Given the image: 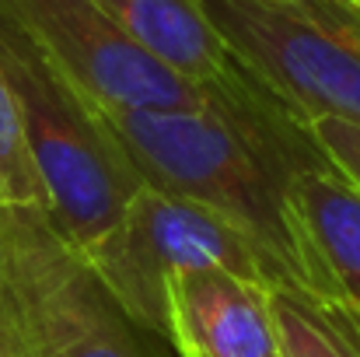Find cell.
<instances>
[{
	"label": "cell",
	"instance_id": "cell-14",
	"mask_svg": "<svg viewBox=\"0 0 360 357\" xmlns=\"http://www.w3.org/2000/svg\"><path fill=\"white\" fill-rule=\"evenodd\" d=\"M42 218H46V211H39V207H11V203H0V277L11 273V266H14L18 256L25 252L28 238L39 228Z\"/></svg>",
	"mask_w": 360,
	"mask_h": 357
},
{
	"label": "cell",
	"instance_id": "cell-7",
	"mask_svg": "<svg viewBox=\"0 0 360 357\" xmlns=\"http://www.w3.org/2000/svg\"><path fill=\"white\" fill-rule=\"evenodd\" d=\"M165 340L179 357H283L269 287L207 266L168 280Z\"/></svg>",
	"mask_w": 360,
	"mask_h": 357
},
{
	"label": "cell",
	"instance_id": "cell-3",
	"mask_svg": "<svg viewBox=\"0 0 360 357\" xmlns=\"http://www.w3.org/2000/svg\"><path fill=\"white\" fill-rule=\"evenodd\" d=\"M231 60L297 123L360 126V0H200Z\"/></svg>",
	"mask_w": 360,
	"mask_h": 357
},
{
	"label": "cell",
	"instance_id": "cell-4",
	"mask_svg": "<svg viewBox=\"0 0 360 357\" xmlns=\"http://www.w3.org/2000/svg\"><path fill=\"white\" fill-rule=\"evenodd\" d=\"M88 266L109 301L154 337L168 330L165 291L175 273L221 266L269 287L266 263L248 235L221 214L150 186L133 193L116 232L88 256Z\"/></svg>",
	"mask_w": 360,
	"mask_h": 357
},
{
	"label": "cell",
	"instance_id": "cell-11",
	"mask_svg": "<svg viewBox=\"0 0 360 357\" xmlns=\"http://www.w3.org/2000/svg\"><path fill=\"white\" fill-rule=\"evenodd\" d=\"M0 203L46 211V189L39 182V172H35V161L25 140L18 95L4 67H0Z\"/></svg>",
	"mask_w": 360,
	"mask_h": 357
},
{
	"label": "cell",
	"instance_id": "cell-2",
	"mask_svg": "<svg viewBox=\"0 0 360 357\" xmlns=\"http://www.w3.org/2000/svg\"><path fill=\"white\" fill-rule=\"evenodd\" d=\"M0 67L18 95L25 140L46 189V214L88 259L116 232L143 186L102 113L32 46L0 7Z\"/></svg>",
	"mask_w": 360,
	"mask_h": 357
},
{
	"label": "cell",
	"instance_id": "cell-1",
	"mask_svg": "<svg viewBox=\"0 0 360 357\" xmlns=\"http://www.w3.org/2000/svg\"><path fill=\"white\" fill-rule=\"evenodd\" d=\"M102 119L143 186L193 200L248 235L266 263L269 291L340 298L290 200L294 172L329 158L308 126L241 67L200 106L102 113Z\"/></svg>",
	"mask_w": 360,
	"mask_h": 357
},
{
	"label": "cell",
	"instance_id": "cell-12",
	"mask_svg": "<svg viewBox=\"0 0 360 357\" xmlns=\"http://www.w3.org/2000/svg\"><path fill=\"white\" fill-rule=\"evenodd\" d=\"M53 357H147L133 340V322L120 308H105L95 322H88L81 333H74L67 344H60Z\"/></svg>",
	"mask_w": 360,
	"mask_h": 357
},
{
	"label": "cell",
	"instance_id": "cell-5",
	"mask_svg": "<svg viewBox=\"0 0 360 357\" xmlns=\"http://www.w3.org/2000/svg\"><path fill=\"white\" fill-rule=\"evenodd\" d=\"M32 46L102 113L186 109L210 99L154 60L98 0H0Z\"/></svg>",
	"mask_w": 360,
	"mask_h": 357
},
{
	"label": "cell",
	"instance_id": "cell-8",
	"mask_svg": "<svg viewBox=\"0 0 360 357\" xmlns=\"http://www.w3.org/2000/svg\"><path fill=\"white\" fill-rule=\"evenodd\" d=\"M122 28L168 70L193 84H224L235 77L221 35L200 11V0H98Z\"/></svg>",
	"mask_w": 360,
	"mask_h": 357
},
{
	"label": "cell",
	"instance_id": "cell-13",
	"mask_svg": "<svg viewBox=\"0 0 360 357\" xmlns=\"http://www.w3.org/2000/svg\"><path fill=\"white\" fill-rule=\"evenodd\" d=\"M304 126H308L311 140L322 147V154L360 186V126L357 123L319 116V119H308Z\"/></svg>",
	"mask_w": 360,
	"mask_h": 357
},
{
	"label": "cell",
	"instance_id": "cell-6",
	"mask_svg": "<svg viewBox=\"0 0 360 357\" xmlns=\"http://www.w3.org/2000/svg\"><path fill=\"white\" fill-rule=\"evenodd\" d=\"M112 308L88 259L46 214L25 252L0 277V357L53 354Z\"/></svg>",
	"mask_w": 360,
	"mask_h": 357
},
{
	"label": "cell",
	"instance_id": "cell-10",
	"mask_svg": "<svg viewBox=\"0 0 360 357\" xmlns=\"http://www.w3.org/2000/svg\"><path fill=\"white\" fill-rule=\"evenodd\" d=\"M283 357H360V308L343 298L269 291Z\"/></svg>",
	"mask_w": 360,
	"mask_h": 357
},
{
	"label": "cell",
	"instance_id": "cell-9",
	"mask_svg": "<svg viewBox=\"0 0 360 357\" xmlns=\"http://www.w3.org/2000/svg\"><path fill=\"white\" fill-rule=\"evenodd\" d=\"M290 200L336 294L360 308V186L333 161H319L294 172Z\"/></svg>",
	"mask_w": 360,
	"mask_h": 357
},
{
	"label": "cell",
	"instance_id": "cell-15",
	"mask_svg": "<svg viewBox=\"0 0 360 357\" xmlns=\"http://www.w3.org/2000/svg\"><path fill=\"white\" fill-rule=\"evenodd\" d=\"M32 357H53V354H32Z\"/></svg>",
	"mask_w": 360,
	"mask_h": 357
}]
</instances>
